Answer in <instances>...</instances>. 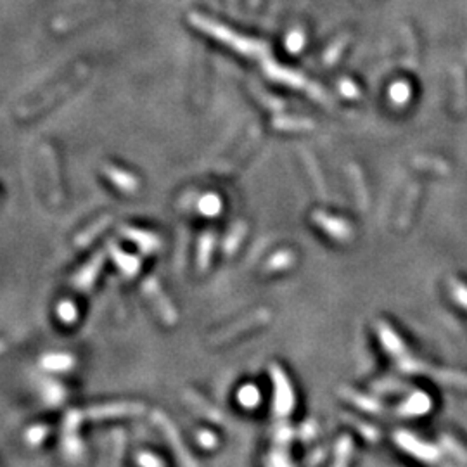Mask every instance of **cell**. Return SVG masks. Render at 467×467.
<instances>
[{
    "label": "cell",
    "instance_id": "1",
    "mask_svg": "<svg viewBox=\"0 0 467 467\" xmlns=\"http://www.w3.org/2000/svg\"><path fill=\"white\" fill-rule=\"evenodd\" d=\"M381 330V341H383L384 348L388 350V353L396 360L398 367L407 374H427L431 376V379L439 381V383L451 384V386L466 388L467 389V376L464 374L450 372V371H439V369H431L426 367L422 362H417L415 358L408 355L407 348L403 346V342L400 341V338L393 333L389 327L384 324L379 325Z\"/></svg>",
    "mask_w": 467,
    "mask_h": 467
},
{
    "label": "cell",
    "instance_id": "2",
    "mask_svg": "<svg viewBox=\"0 0 467 467\" xmlns=\"http://www.w3.org/2000/svg\"><path fill=\"white\" fill-rule=\"evenodd\" d=\"M396 443H398L405 451H408V454L414 455L415 459H419V461L427 462V464L434 467H451L443 461L436 446L420 442V439L415 438L414 434L407 433V431H400V433L396 434Z\"/></svg>",
    "mask_w": 467,
    "mask_h": 467
},
{
    "label": "cell",
    "instance_id": "3",
    "mask_svg": "<svg viewBox=\"0 0 467 467\" xmlns=\"http://www.w3.org/2000/svg\"><path fill=\"white\" fill-rule=\"evenodd\" d=\"M154 422L158 424V426L161 427L163 433H165L166 439L170 442L171 449H173L175 455H177L178 462H180L182 467H200L197 466V462L194 461L192 455H190V451L187 450L184 443H182L178 431L175 429V426L171 424V420L166 417L165 414H161V412H154Z\"/></svg>",
    "mask_w": 467,
    "mask_h": 467
},
{
    "label": "cell",
    "instance_id": "4",
    "mask_svg": "<svg viewBox=\"0 0 467 467\" xmlns=\"http://www.w3.org/2000/svg\"><path fill=\"white\" fill-rule=\"evenodd\" d=\"M272 377H274L275 384V415L277 417H286L291 414V410L294 408V395L293 389H291L289 381H287L286 374L282 372V369H279L277 365H272Z\"/></svg>",
    "mask_w": 467,
    "mask_h": 467
},
{
    "label": "cell",
    "instance_id": "5",
    "mask_svg": "<svg viewBox=\"0 0 467 467\" xmlns=\"http://www.w3.org/2000/svg\"><path fill=\"white\" fill-rule=\"evenodd\" d=\"M146 412V407L140 403H109L103 405V407H93L85 410L83 417H88L92 420L100 419H113V417H122V415H139Z\"/></svg>",
    "mask_w": 467,
    "mask_h": 467
},
{
    "label": "cell",
    "instance_id": "6",
    "mask_svg": "<svg viewBox=\"0 0 467 467\" xmlns=\"http://www.w3.org/2000/svg\"><path fill=\"white\" fill-rule=\"evenodd\" d=\"M429 408H431V402L429 398H427V395H424V393H415V395H412L410 398L400 407L398 414L407 415V417H410V415H422L426 414Z\"/></svg>",
    "mask_w": 467,
    "mask_h": 467
},
{
    "label": "cell",
    "instance_id": "7",
    "mask_svg": "<svg viewBox=\"0 0 467 467\" xmlns=\"http://www.w3.org/2000/svg\"><path fill=\"white\" fill-rule=\"evenodd\" d=\"M341 395L365 412H372V414H381V412H384L383 405L379 402H376V400L369 398V396L365 395H360V393H357L355 389H342Z\"/></svg>",
    "mask_w": 467,
    "mask_h": 467
},
{
    "label": "cell",
    "instance_id": "8",
    "mask_svg": "<svg viewBox=\"0 0 467 467\" xmlns=\"http://www.w3.org/2000/svg\"><path fill=\"white\" fill-rule=\"evenodd\" d=\"M353 442L350 436H341L336 443V459H334L333 467H348L350 459H352Z\"/></svg>",
    "mask_w": 467,
    "mask_h": 467
},
{
    "label": "cell",
    "instance_id": "9",
    "mask_svg": "<svg viewBox=\"0 0 467 467\" xmlns=\"http://www.w3.org/2000/svg\"><path fill=\"white\" fill-rule=\"evenodd\" d=\"M442 445L445 446V450L449 451V454L459 462V464L467 467V450L457 442V439L451 438V436H449V434H445V436H442Z\"/></svg>",
    "mask_w": 467,
    "mask_h": 467
},
{
    "label": "cell",
    "instance_id": "10",
    "mask_svg": "<svg viewBox=\"0 0 467 467\" xmlns=\"http://www.w3.org/2000/svg\"><path fill=\"white\" fill-rule=\"evenodd\" d=\"M345 422H346V424H350V426L357 427V429L360 431V434L364 436V438L367 439V442H371V443H376L377 439L381 438L379 431H377V429H374V427H372V426H369V424H365V422H360V420L355 419V417H350V415H345Z\"/></svg>",
    "mask_w": 467,
    "mask_h": 467
},
{
    "label": "cell",
    "instance_id": "11",
    "mask_svg": "<svg viewBox=\"0 0 467 467\" xmlns=\"http://www.w3.org/2000/svg\"><path fill=\"white\" fill-rule=\"evenodd\" d=\"M187 400H189L190 403L196 405V408H200V412L202 415H206L209 420H215V422H221V415L220 412L217 410V408H213L212 405H208L206 402H202L200 396H194L192 393H187Z\"/></svg>",
    "mask_w": 467,
    "mask_h": 467
},
{
    "label": "cell",
    "instance_id": "12",
    "mask_svg": "<svg viewBox=\"0 0 467 467\" xmlns=\"http://www.w3.org/2000/svg\"><path fill=\"white\" fill-rule=\"evenodd\" d=\"M239 402L244 405V407L251 408V407H256L260 402V393L258 389L253 388V386H246L243 388L239 391Z\"/></svg>",
    "mask_w": 467,
    "mask_h": 467
},
{
    "label": "cell",
    "instance_id": "13",
    "mask_svg": "<svg viewBox=\"0 0 467 467\" xmlns=\"http://www.w3.org/2000/svg\"><path fill=\"white\" fill-rule=\"evenodd\" d=\"M137 462L140 467H165L163 466V462L159 461L158 457H154L153 454H140L137 457Z\"/></svg>",
    "mask_w": 467,
    "mask_h": 467
},
{
    "label": "cell",
    "instance_id": "14",
    "mask_svg": "<svg viewBox=\"0 0 467 467\" xmlns=\"http://www.w3.org/2000/svg\"><path fill=\"white\" fill-rule=\"evenodd\" d=\"M391 97L396 100V103H405L408 97V87L403 83H398L395 85V87L391 88Z\"/></svg>",
    "mask_w": 467,
    "mask_h": 467
},
{
    "label": "cell",
    "instance_id": "15",
    "mask_svg": "<svg viewBox=\"0 0 467 467\" xmlns=\"http://www.w3.org/2000/svg\"><path fill=\"white\" fill-rule=\"evenodd\" d=\"M45 434H47L45 427H35V429H31L28 433V442L31 443L42 442V439L45 438Z\"/></svg>",
    "mask_w": 467,
    "mask_h": 467
},
{
    "label": "cell",
    "instance_id": "16",
    "mask_svg": "<svg viewBox=\"0 0 467 467\" xmlns=\"http://www.w3.org/2000/svg\"><path fill=\"white\" fill-rule=\"evenodd\" d=\"M200 442L202 446H206V449H213L217 443V439L212 433H208V431H202V433L200 434Z\"/></svg>",
    "mask_w": 467,
    "mask_h": 467
},
{
    "label": "cell",
    "instance_id": "17",
    "mask_svg": "<svg viewBox=\"0 0 467 467\" xmlns=\"http://www.w3.org/2000/svg\"><path fill=\"white\" fill-rule=\"evenodd\" d=\"M454 294H455V298H457L459 303H462V305L467 306V289L464 286H455Z\"/></svg>",
    "mask_w": 467,
    "mask_h": 467
}]
</instances>
